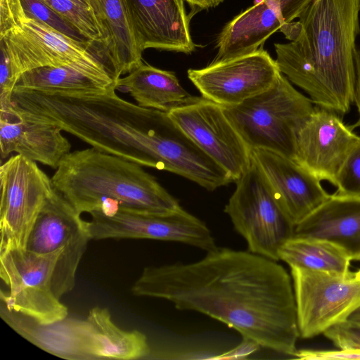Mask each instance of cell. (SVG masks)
<instances>
[{
	"label": "cell",
	"instance_id": "cell-1",
	"mask_svg": "<svg viewBox=\"0 0 360 360\" xmlns=\"http://www.w3.org/2000/svg\"><path fill=\"white\" fill-rule=\"evenodd\" d=\"M214 319L260 347L294 357L300 337L291 278L276 261L218 248L201 259L145 267L131 287Z\"/></svg>",
	"mask_w": 360,
	"mask_h": 360
},
{
	"label": "cell",
	"instance_id": "cell-2",
	"mask_svg": "<svg viewBox=\"0 0 360 360\" xmlns=\"http://www.w3.org/2000/svg\"><path fill=\"white\" fill-rule=\"evenodd\" d=\"M360 0H313L279 30L288 43H275L281 72L312 103L339 115L354 103L356 39Z\"/></svg>",
	"mask_w": 360,
	"mask_h": 360
},
{
	"label": "cell",
	"instance_id": "cell-3",
	"mask_svg": "<svg viewBox=\"0 0 360 360\" xmlns=\"http://www.w3.org/2000/svg\"><path fill=\"white\" fill-rule=\"evenodd\" d=\"M51 181L53 191L80 214H162L181 207L141 165L92 147L65 155Z\"/></svg>",
	"mask_w": 360,
	"mask_h": 360
},
{
	"label": "cell",
	"instance_id": "cell-4",
	"mask_svg": "<svg viewBox=\"0 0 360 360\" xmlns=\"http://www.w3.org/2000/svg\"><path fill=\"white\" fill-rule=\"evenodd\" d=\"M223 108L250 150H268L294 160L298 132L315 105L281 74L269 89Z\"/></svg>",
	"mask_w": 360,
	"mask_h": 360
},
{
	"label": "cell",
	"instance_id": "cell-5",
	"mask_svg": "<svg viewBox=\"0 0 360 360\" xmlns=\"http://www.w3.org/2000/svg\"><path fill=\"white\" fill-rule=\"evenodd\" d=\"M3 38L17 73L41 67H64L117 86L116 74L108 50L93 44L73 40L36 20L6 33Z\"/></svg>",
	"mask_w": 360,
	"mask_h": 360
},
{
	"label": "cell",
	"instance_id": "cell-6",
	"mask_svg": "<svg viewBox=\"0 0 360 360\" xmlns=\"http://www.w3.org/2000/svg\"><path fill=\"white\" fill-rule=\"evenodd\" d=\"M65 250H69L47 254L34 253L25 248L0 251V276L8 288L6 292L1 290L0 300L42 323L68 317L67 307L54 292L57 263Z\"/></svg>",
	"mask_w": 360,
	"mask_h": 360
},
{
	"label": "cell",
	"instance_id": "cell-7",
	"mask_svg": "<svg viewBox=\"0 0 360 360\" xmlns=\"http://www.w3.org/2000/svg\"><path fill=\"white\" fill-rule=\"evenodd\" d=\"M236 183L224 212L247 242L248 251L278 262L279 250L294 236L295 227L278 205L252 160Z\"/></svg>",
	"mask_w": 360,
	"mask_h": 360
},
{
	"label": "cell",
	"instance_id": "cell-8",
	"mask_svg": "<svg viewBox=\"0 0 360 360\" xmlns=\"http://www.w3.org/2000/svg\"><path fill=\"white\" fill-rule=\"evenodd\" d=\"M300 337L311 338L347 320L360 306V280L346 275L290 266Z\"/></svg>",
	"mask_w": 360,
	"mask_h": 360
},
{
	"label": "cell",
	"instance_id": "cell-9",
	"mask_svg": "<svg viewBox=\"0 0 360 360\" xmlns=\"http://www.w3.org/2000/svg\"><path fill=\"white\" fill-rule=\"evenodd\" d=\"M0 251L25 248L30 230L53 189L36 162L20 155L0 167Z\"/></svg>",
	"mask_w": 360,
	"mask_h": 360
},
{
	"label": "cell",
	"instance_id": "cell-10",
	"mask_svg": "<svg viewBox=\"0 0 360 360\" xmlns=\"http://www.w3.org/2000/svg\"><path fill=\"white\" fill-rule=\"evenodd\" d=\"M90 214L91 220L86 221L90 240L152 239L185 243L206 252L217 247L207 225L182 207L162 214L119 210L112 215Z\"/></svg>",
	"mask_w": 360,
	"mask_h": 360
},
{
	"label": "cell",
	"instance_id": "cell-11",
	"mask_svg": "<svg viewBox=\"0 0 360 360\" xmlns=\"http://www.w3.org/2000/svg\"><path fill=\"white\" fill-rule=\"evenodd\" d=\"M188 77L201 96L222 107L238 105L271 88L281 72L270 54L255 51L200 69H189Z\"/></svg>",
	"mask_w": 360,
	"mask_h": 360
},
{
	"label": "cell",
	"instance_id": "cell-12",
	"mask_svg": "<svg viewBox=\"0 0 360 360\" xmlns=\"http://www.w3.org/2000/svg\"><path fill=\"white\" fill-rule=\"evenodd\" d=\"M179 128L237 181L251 165V150L222 106L202 98L168 112Z\"/></svg>",
	"mask_w": 360,
	"mask_h": 360
},
{
	"label": "cell",
	"instance_id": "cell-13",
	"mask_svg": "<svg viewBox=\"0 0 360 360\" xmlns=\"http://www.w3.org/2000/svg\"><path fill=\"white\" fill-rule=\"evenodd\" d=\"M353 130L338 113L315 105L298 132L294 160L335 186L342 163L360 138Z\"/></svg>",
	"mask_w": 360,
	"mask_h": 360
},
{
	"label": "cell",
	"instance_id": "cell-14",
	"mask_svg": "<svg viewBox=\"0 0 360 360\" xmlns=\"http://www.w3.org/2000/svg\"><path fill=\"white\" fill-rule=\"evenodd\" d=\"M251 158L295 228L330 197L321 180L290 158L258 148L251 149Z\"/></svg>",
	"mask_w": 360,
	"mask_h": 360
},
{
	"label": "cell",
	"instance_id": "cell-15",
	"mask_svg": "<svg viewBox=\"0 0 360 360\" xmlns=\"http://www.w3.org/2000/svg\"><path fill=\"white\" fill-rule=\"evenodd\" d=\"M313 0H260L229 22L220 32L219 62L252 53L276 31L298 18Z\"/></svg>",
	"mask_w": 360,
	"mask_h": 360
},
{
	"label": "cell",
	"instance_id": "cell-16",
	"mask_svg": "<svg viewBox=\"0 0 360 360\" xmlns=\"http://www.w3.org/2000/svg\"><path fill=\"white\" fill-rule=\"evenodd\" d=\"M124 1L143 51L152 48L190 54L195 50L184 0Z\"/></svg>",
	"mask_w": 360,
	"mask_h": 360
},
{
	"label": "cell",
	"instance_id": "cell-17",
	"mask_svg": "<svg viewBox=\"0 0 360 360\" xmlns=\"http://www.w3.org/2000/svg\"><path fill=\"white\" fill-rule=\"evenodd\" d=\"M0 316L15 332L41 349L68 360H93L89 321L66 317L51 323L9 307L0 300Z\"/></svg>",
	"mask_w": 360,
	"mask_h": 360
},
{
	"label": "cell",
	"instance_id": "cell-18",
	"mask_svg": "<svg viewBox=\"0 0 360 360\" xmlns=\"http://www.w3.org/2000/svg\"><path fill=\"white\" fill-rule=\"evenodd\" d=\"M294 236L330 242L360 258V198L330 197L295 228Z\"/></svg>",
	"mask_w": 360,
	"mask_h": 360
},
{
	"label": "cell",
	"instance_id": "cell-19",
	"mask_svg": "<svg viewBox=\"0 0 360 360\" xmlns=\"http://www.w3.org/2000/svg\"><path fill=\"white\" fill-rule=\"evenodd\" d=\"M89 240L86 221L53 191L30 230L25 249L37 254L63 249H86Z\"/></svg>",
	"mask_w": 360,
	"mask_h": 360
},
{
	"label": "cell",
	"instance_id": "cell-20",
	"mask_svg": "<svg viewBox=\"0 0 360 360\" xmlns=\"http://www.w3.org/2000/svg\"><path fill=\"white\" fill-rule=\"evenodd\" d=\"M62 131L53 124L19 118L13 122L0 120L1 160L16 153L56 169L71 149L70 143Z\"/></svg>",
	"mask_w": 360,
	"mask_h": 360
},
{
	"label": "cell",
	"instance_id": "cell-21",
	"mask_svg": "<svg viewBox=\"0 0 360 360\" xmlns=\"http://www.w3.org/2000/svg\"><path fill=\"white\" fill-rule=\"evenodd\" d=\"M141 107L169 112L200 101L180 84L175 73L142 64L117 82Z\"/></svg>",
	"mask_w": 360,
	"mask_h": 360
},
{
	"label": "cell",
	"instance_id": "cell-22",
	"mask_svg": "<svg viewBox=\"0 0 360 360\" xmlns=\"http://www.w3.org/2000/svg\"><path fill=\"white\" fill-rule=\"evenodd\" d=\"M86 319L91 325L90 354L93 360H135L150 356L151 351L146 335L137 330L119 328L107 308H91Z\"/></svg>",
	"mask_w": 360,
	"mask_h": 360
},
{
	"label": "cell",
	"instance_id": "cell-23",
	"mask_svg": "<svg viewBox=\"0 0 360 360\" xmlns=\"http://www.w3.org/2000/svg\"><path fill=\"white\" fill-rule=\"evenodd\" d=\"M110 39L109 52L118 77L143 64L139 47L124 0H90Z\"/></svg>",
	"mask_w": 360,
	"mask_h": 360
},
{
	"label": "cell",
	"instance_id": "cell-24",
	"mask_svg": "<svg viewBox=\"0 0 360 360\" xmlns=\"http://www.w3.org/2000/svg\"><path fill=\"white\" fill-rule=\"evenodd\" d=\"M278 257L289 266L342 275L350 272L352 260L347 253L323 240L293 236L282 245Z\"/></svg>",
	"mask_w": 360,
	"mask_h": 360
},
{
	"label": "cell",
	"instance_id": "cell-25",
	"mask_svg": "<svg viewBox=\"0 0 360 360\" xmlns=\"http://www.w3.org/2000/svg\"><path fill=\"white\" fill-rule=\"evenodd\" d=\"M14 89L44 93H94L111 89H117V86L98 80L72 68L46 66L22 73Z\"/></svg>",
	"mask_w": 360,
	"mask_h": 360
},
{
	"label": "cell",
	"instance_id": "cell-26",
	"mask_svg": "<svg viewBox=\"0 0 360 360\" xmlns=\"http://www.w3.org/2000/svg\"><path fill=\"white\" fill-rule=\"evenodd\" d=\"M42 1L75 26L91 42L107 48L109 51V34L93 9L71 0Z\"/></svg>",
	"mask_w": 360,
	"mask_h": 360
},
{
	"label": "cell",
	"instance_id": "cell-27",
	"mask_svg": "<svg viewBox=\"0 0 360 360\" xmlns=\"http://www.w3.org/2000/svg\"><path fill=\"white\" fill-rule=\"evenodd\" d=\"M20 1L26 18L42 22L78 42L95 44L42 0H20Z\"/></svg>",
	"mask_w": 360,
	"mask_h": 360
},
{
	"label": "cell",
	"instance_id": "cell-28",
	"mask_svg": "<svg viewBox=\"0 0 360 360\" xmlns=\"http://www.w3.org/2000/svg\"><path fill=\"white\" fill-rule=\"evenodd\" d=\"M335 187V195L360 198V138L342 163Z\"/></svg>",
	"mask_w": 360,
	"mask_h": 360
},
{
	"label": "cell",
	"instance_id": "cell-29",
	"mask_svg": "<svg viewBox=\"0 0 360 360\" xmlns=\"http://www.w3.org/2000/svg\"><path fill=\"white\" fill-rule=\"evenodd\" d=\"M339 349H360V322L346 320L323 333Z\"/></svg>",
	"mask_w": 360,
	"mask_h": 360
},
{
	"label": "cell",
	"instance_id": "cell-30",
	"mask_svg": "<svg viewBox=\"0 0 360 360\" xmlns=\"http://www.w3.org/2000/svg\"><path fill=\"white\" fill-rule=\"evenodd\" d=\"M26 19L20 0H0V37L22 26Z\"/></svg>",
	"mask_w": 360,
	"mask_h": 360
},
{
	"label": "cell",
	"instance_id": "cell-31",
	"mask_svg": "<svg viewBox=\"0 0 360 360\" xmlns=\"http://www.w3.org/2000/svg\"><path fill=\"white\" fill-rule=\"evenodd\" d=\"M294 357L302 360H360V349L297 350Z\"/></svg>",
	"mask_w": 360,
	"mask_h": 360
},
{
	"label": "cell",
	"instance_id": "cell-32",
	"mask_svg": "<svg viewBox=\"0 0 360 360\" xmlns=\"http://www.w3.org/2000/svg\"><path fill=\"white\" fill-rule=\"evenodd\" d=\"M260 346L255 341L243 338L242 342L233 349L212 357V359H240L256 352Z\"/></svg>",
	"mask_w": 360,
	"mask_h": 360
},
{
	"label": "cell",
	"instance_id": "cell-33",
	"mask_svg": "<svg viewBox=\"0 0 360 360\" xmlns=\"http://www.w3.org/2000/svg\"><path fill=\"white\" fill-rule=\"evenodd\" d=\"M355 65V87H354V103L359 113V119L356 122L352 125L353 129L360 127V49H356L354 56Z\"/></svg>",
	"mask_w": 360,
	"mask_h": 360
},
{
	"label": "cell",
	"instance_id": "cell-34",
	"mask_svg": "<svg viewBox=\"0 0 360 360\" xmlns=\"http://www.w3.org/2000/svg\"><path fill=\"white\" fill-rule=\"evenodd\" d=\"M190 4L195 11L207 9L217 6L219 4L218 0H184Z\"/></svg>",
	"mask_w": 360,
	"mask_h": 360
},
{
	"label": "cell",
	"instance_id": "cell-35",
	"mask_svg": "<svg viewBox=\"0 0 360 360\" xmlns=\"http://www.w3.org/2000/svg\"><path fill=\"white\" fill-rule=\"evenodd\" d=\"M347 320L360 322V306L349 315Z\"/></svg>",
	"mask_w": 360,
	"mask_h": 360
},
{
	"label": "cell",
	"instance_id": "cell-36",
	"mask_svg": "<svg viewBox=\"0 0 360 360\" xmlns=\"http://www.w3.org/2000/svg\"><path fill=\"white\" fill-rule=\"evenodd\" d=\"M71 1L76 2L80 5H82L84 6H86L87 8L93 9L90 0H71Z\"/></svg>",
	"mask_w": 360,
	"mask_h": 360
},
{
	"label": "cell",
	"instance_id": "cell-37",
	"mask_svg": "<svg viewBox=\"0 0 360 360\" xmlns=\"http://www.w3.org/2000/svg\"><path fill=\"white\" fill-rule=\"evenodd\" d=\"M355 278L360 280V269L356 272H354Z\"/></svg>",
	"mask_w": 360,
	"mask_h": 360
},
{
	"label": "cell",
	"instance_id": "cell-38",
	"mask_svg": "<svg viewBox=\"0 0 360 360\" xmlns=\"http://www.w3.org/2000/svg\"><path fill=\"white\" fill-rule=\"evenodd\" d=\"M223 1H224V0H218V2H219V4H221V2H223Z\"/></svg>",
	"mask_w": 360,
	"mask_h": 360
},
{
	"label": "cell",
	"instance_id": "cell-39",
	"mask_svg": "<svg viewBox=\"0 0 360 360\" xmlns=\"http://www.w3.org/2000/svg\"><path fill=\"white\" fill-rule=\"evenodd\" d=\"M359 260L360 261V258L359 259Z\"/></svg>",
	"mask_w": 360,
	"mask_h": 360
}]
</instances>
